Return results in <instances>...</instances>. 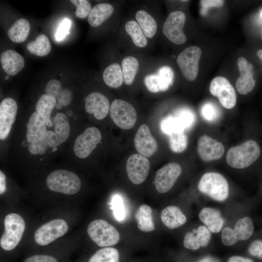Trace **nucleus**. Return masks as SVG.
I'll list each match as a JSON object with an SVG mask.
<instances>
[{
  "label": "nucleus",
  "instance_id": "c756f323",
  "mask_svg": "<svg viewBox=\"0 0 262 262\" xmlns=\"http://www.w3.org/2000/svg\"><path fill=\"white\" fill-rule=\"evenodd\" d=\"M136 21L147 38L153 37L157 31V24L155 19L144 10H140L135 14Z\"/></svg>",
  "mask_w": 262,
  "mask_h": 262
},
{
  "label": "nucleus",
  "instance_id": "412c9836",
  "mask_svg": "<svg viewBox=\"0 0 262 262\" xmlns=\"http://www.w3.org/2000/svg\"><path fill=\"white\" fill-rule=\"evenodd\" d=\"M26 139L30 143L39 141L47 131L46 120L37 112L30 116L27 126Z\"/></svg>",
  "mask_w": 262,
  "mask_h": 262
},
{
  "label": "nucleus",
  "instance_id": "aec40b11",
  "mask_svg": "<svg viewBox=\"0 0 262 262\" xmlns=\"http://www.w3.org/2000/svg\"><path fill=\"white\" fill-rule=\"evenodd\" d=\"M211 238V231L208 229L205 226H200L185 234L183 244L186 249L196 250L200 247L207 246Z\"/></svg>",
  "mask_w": 262,
  "mask_h": 262
},
{
  "label": "nucleus",
  "instance_id": "09e8293b",
  "mask_svg": "<svg viewBox=\"0 0 262 262\" xmlns=\"http://www.w3.org/2000/svg\"><path fill=\"white\" fill-rule=\"evenodd\" d=\"M24 262H59L53 256L46 254H36L29 256Z\"/></svg>",
  "mask_w": 262,
  "mask_h": 262
},
{
  "label": "nucleus",
  "instance_id": "a878e982",
  "mask_svg": "<svg viewBox=\"0 0 262 262\" xmlns=\"http://www.w3.org/2000/svg\"><path fill=\"white\" fill-rule=\"evenodd\" d=\"M61 143L54 131H46L39 141L36 143L29 144L28 148L32 154H43L48 147L54 148Z\"/></svg>",
  "mask_w": 262,
  "mask_h": 262
},
{
  "label": "nucleus",
  "instance_id": "a18cd8bd",
  "mask_svg": "<svg viewBox=\"0 0 262 262\" xmlns=\"http://www.w3.org/2000/svg\"><path fill=\"white\" fill-rule=\"evenodd\" d=\"M71 25V20L68 18H64L60 23L55 33V39L61 41L69 33Z\"/></svg>",
  "mask_w": 262,
  "mask_h": 262
},
{
  "label": "nucleus",
  "instance_id": "2f4dec72",
  "mask_svg": "<svg viewBox=\"0 0 262 262\" xmlns=\"http://www.w3.org/2000/svg\"><path fill=\"white\" fill-rule=\"evenodd\" d=\"M232 229L237 241H246L249 239L254 232L253 222L250 217H243L237 221Z\"/></svg>",
  "mask_w": 262,
  "mask_h": 262
},
{
  "label": "nucleus",
  "instance_id": "f03ea898",
  "mask_svg": "<svg viewBox=\"0 0 262 262\" xmlns=\"http://www.w3.org/2000/svg\"><path fill=\"white\" fill-rule=\"evenodd\" d=\"M197 187L201 193L219 202L226 200L229 195L227 180L222 175L217 172H210L203 174Z\"/></svg>",
  "mask_w": 262,
  "mask_h": 262
},
{
  "label": "nucleus",
  "instance_id": "49530a36",
  "mask_svg": "<svg viewBox=\"0 0 262 262\" xmlns=\"http://www.w3.org/2000/svg\"><path fill=\"white\" fill-rule=\"evenodd\" d=\"M221 239L223 244L227 246H232L238 242L233 233L232 228L229 227H226L223 229Z\"/></svg>",
  "mask_w": 262,
  "mask_h": 262
},
{
  "label": "nucleus",
  "instance_id": "6e6552de",
  "mask_svg": "<svg viewBox=\"0 0 262 262\" xmlns=\"http://www.w3.org/2000/svg\"><path fill=\"white\" fill-rule=\"evenodd\" d=\"M185 20V15L181 11H173L166 17L163 25V32L173 43L181 45L186 41V35L183 32Z\"/></svg>",
  "mask_w": 262,
  "mask_h": 262
},
{
  "label": "nucleus",
  "instance_id": "473e14b6",
  "mask_svg": "<svg viewBox=\"0 0 262 262\" xmlns=\"http://www.w3.org/2000/svg\"><path fill=\"white\" fill-rule=\"evenodd\" d=\"M26 48L31 53L42 57L49 53L51 45L48 37L44 34H40L34 40L28 43Z\"/></svg>",
  "mask_w": 262,
  "mask_h": 262
},
{
  "label": "nucleus",
  "instance_id": "37998d69",
  "mask_svg": "<svg viewBox=\"0 0 262 262\" xmlns=\"http://www.w3.org/2000/svg\"><path fill=\"white\" fill-rule=\"evenodd\" d=\"M200 114L203 119L208 122H213L219 116L216 108L211 103H207L202 107Z\"/></svg>",
  "mask_w": 262,
  "mask_h": 262
},
{
  "label": "nucleus",
  "instance_id": "4be33fe9",
  "mask_svg": "<svg viewBox=\"0 0 262 262\" xmlns=\"http://www.w3.org/2000/svg\"><path fill=\"white\" fill-rule=\"evenodd\" d=\"M0 60L2 69L10 76H15L18 73L25 65L23 57L12 49H8L2 52Z\"/></svg>",
  "mask_w": 262,
  "mask_h": 262
},
{
  "label": "nucleus",
  "instance_id": "393cba45",
  "mask_svg": "<svg viewBox=\"0 0 262 262\" xmlns=\"http://www.w3.org/2000/svg\"><path fill=\"white\" fill-rule=\"evenodd\" d=\"M114 8L107 3H98L91 9L88 16V22L93 27L99 26L113 13Z\"/></svg>",
  "mask_w": 262,
  "mask_h": 262
},
{
  "label": "nucleus",
  "instance_id": "f704fd0d",
  "mask_svg": "<svg viewBox=\"0 0 262 262\" xmlns=\"http://www.w3.org/2000/svg\"><path fill=\"white\" fill-rule=\"evenodd\" d=\"M125 28L136 47L140 48L146 47L147 44V38L136 21L131 20L127 21Z\"/></svg>",
  "mask_w": 262,
  "mask_h": 262
},
{
  "label": "nucleus",
  "instance_id": "f257e3e1",
  "mask_svg": "<svg viewBox=\"0 0 262 262\" xmlns=\"http://www.w3.org/2000/svg\"><path fill=\"white\" fill-rule=\"evenodd\" d=\"M261 148L255 140L250 139L229 148L226 160L230 167L243 169L250 166L259 158Z\"/></svg>",
  "mask_w": 262,
  "mask_h": 262
},
{
  "label": "nucleus",
  "instance_id": "3c124183",
  "mask_svg": "<svg viewBox=\"0 0 262 262\" xmlns=\"http://www.w3.org/2000/svg\"><path fill=\"white\" fill-rule=\"evenodd\" d=\"M227 262H254L250 258L241 256L234 255L230 257Z\"/></svg>",
  "mask_w": 262,
  "mask_h": 262
},
{
  "label": "nucleus",
  "instance_id": "4468645a",
  "mask_svg": "<svg viewBox=\"0 0 262 262\" xmlns=\"http://www.w3.org/2000/svg\"><path fill=\"white\" fill-rule=\"evenodd\" d=\"M181 173V168L176 163H169L160 168L156 173L154 183L156 190L160 193L169 191Z\"/></svg>",
  "mask_w": 262,
  "mask_h": 262
},
{
  "label": "nucleus",
  "instance_id": "864d4df0",
  "mask_svg": "<svg viewBox=\"0 0 262 262\" xmlns=\"http://www.w3.org/2000/svg\"><path fill=\"white\" fill-rule=\"evenodd\" d=\"M257 54L262 62V49H259L257 52Z\"/></svg>",
  "mask_w": 262,
  "mask_h": 262
},
{
  "label": "nucleus",
  "instance_id": "c03bdc74",
  "mask_svg": "<svg viewBox=\"0 0 262 262\" xmlns=\"http://www.w3.org/2000/svg\"><path fill=\"white\" fill-rule=\"evenodd\" d=\"M46 94L55 98H59L61 92V84L56 79L49 81L45 87Z\"/></svg>",
  "mask_w": 262,
  "mask_h": 262
},
{
  "label": "nucleus",
  "instance_id": "b1692460",
  "mask_svg": "<svg viewBox=\"0 0 262 262\" xmlns=\"http://www.w3.org/2000/svg\"><path fill=\"white\" fill-rule=\"evenodd\" d=\"M161 218L164 225L170 229L182 226L187 221L186 216L181 210L173 205L168 206L163 209Z\"/></svg>",
  "mask_w": 262,
  "mask_h": 262
},
{
  "label": "nucleus",
  "instance_id": "8fccbe9b",
  "mask_svg": "<svg viewBox=\"0 0 262 262\" xmlns=\"http://www.w3.org/2000/svg\"><path fill=\"white\" fill-rule=\"evenodd\" d=\"M224 3V0H202L200 4L205 9L209 7H220Z\"/></svg>",
  "mask_w": 262,
  "mask_h": 262
},
{
  "label": "nucleus",
  "instance_id": "2eb2a0df",
  "mask_svg": "<svg viewBox=\"0 0 262 262\" xmlns=\"http://www.w3.org/2000/svg\"><path fill=\"white\" fill-rule=\"evenodd\" d=\"M224 151L225 148L221 142L207 135L201 136L198 140L197 152L204 162L218 160L223 156Z\"/></svg>",
  "mask_w": 262,
  "mask_h": 262
},
{
  "label": "nucleus",
  "instance_id": "9d476101",
  "mask_svg": "<svg viewBox=\"0 0 262 262\" xmlns=\"http://www.w3.org/2000/svg\"><path fill=\"white\" fill-rule=\"evenodd\" d=\"M209 90L213 96L218 98L224 108L230 109L235 106L237 101L236 92L226 78L222 76L214 78L210 83Z\"/></svg>",
  "mask_w": 262,
  "mask_h": 262
},
{
  "label": "nucleus",
  "instance_id": "e433bc0d",
  "mask_svg": "<svg viewBox=\"0 0 262 262\" xmlns=\"http://www.w3.org/2000/svg\"><path fill=\"white\" fill-rule=\"evenodd\" d=\"M118 250L114 247H106L97 251L88 262H119Z\"/></svg>",
  "mask_w": 262,
  "mask_h": 262
},
{
  "label": "nucleus",
  "instance_id": "9b49d317",
  "mask_svg": "<svg viewBox=\"0 0 262 262\" xmlns=\"http://www.w3.org/2000/svg\"><path fill=\"white\" fill-rule=\"evenodd\" d=\"M101 140L99 130L95 127L86 129L75 139L73 151L75 155L81 159L88 157Z\"/></svg>",
  "mask_w": 262,
  "mask_h": 262
},
{
  "label": "nucleus",
  "instance_id": "5701e85b",
  "mask_svg": "<svg viewBox=\"0 0 262 262\" xmlns=\"http://www.w3.org/2000/svg\"><path fill=\"white\" fill-rule=\"evenodd\" d=\"M198 217L211 232H219L224 224V219L220 212L213 208H202L199 213Z\"/></svg>",
  "mask_w": 262,
  "mask_h": 262
},
{
  "label": "nucleus",
  "instance_id": "39448f33",
  "mask_svg": "<svg viewBox=\"0 0 262 262\" xmlns=\"http://www.w3.org/2000/svg\"><path fill=\"white\" fill-rule=\"evenodd\" d=\"M87 231L91 240L100 247L115 245L120 240L118 230L104 220H93L89 224Z\"/></svg>",
  "mask_w": 262,
  "mask_h": 262
},
{
  "label": "nucleus",
  "instance_id": "f3484780",
  "mask_svg": "<svg viewBox=\"0 0 262 262\" xmlns=\"http://www.w3.org/2000/svg\"><path fill=\"white\" fill-rule=\"evenodd\" d=\"M134 144L138 152L146 157L153 155L158 148L155 138L151 134L148 126L145 124L140 126L136 133Z\"/></svg>",
  "mask_w": 262,
  "mask_h": 262
},
{
  "label": "nucleus",
  "instance_id": "4c0bfd02",
  "mask_svg": "<svg viewBox=\"0 0 262 262\" xmlns=\"http://www.w3.org/2000/svg\"><path fill=\"white\" fill-rule=\"evenodd\" d=\"M161 131L170 135L173 133L184 132L185 130L179 119L176 116H168L161 122Z\"/></svg>",
  "mask_w": 262,
  "mask_h": 262
},
{
  "label": "nucleus",
  "instance_id": "a19ab883",
  "mask_svg": "<svg viewBox=\"0 0 262 262\" xmlns=\"http://www.w3.org/2000/svg\"><path fill=\"white\" fill-rule=\"evenodd\" d=\"M71 3L76 7L75 11L76 16L80 18L87 17L91 10V5L86 0H71Z\"/></svg>",
  "mask_w": 262,
  "mask_h": 262
},
{
  "label": "nucleus",
  "instance_id": "cd10ccee",
  "mask_svg": "<svg viewBox=\"0 0 262 262\" xmlns=\"http://www.w3.org/2000/svg\"><path fill=\"white\" fill-rule=\"evenodd\" d=\"M105 83L112 88L119 87L124 82L121 66L117 63L109 65L102 74Z\"/></svg>",
  "mask_w": 262,
  "mask_h": 262
},
{
  "label": "nucleus",
  "instance_id": "7ed1b4c3",
  "mask_svg": "<svg viewBox=\"0 0 262 262\" xmlns=\"http://www.w3.org/2000/svg\"><path fill=\"white\" fill-rule=\"evenodd\" d=\"M46 184L52 191L71 195L80 190L81 181L74 173L60 169L55 170L48 176Z\"/></svg>",
  "mask_w": 262,
  "mask_h": 262
},
{
  "label": "nucleus",
  "instance_id": "de8ad7c7",
  "mask_svg": "<svg viewBox=\"0 0 262 262\" xmlns=\"http://www.w3.org/2000/svg\"><path fill=\"white\" fill-rule=\"evenodd\" d=\"M248 252L253 257L262 259V241L255 240L252 241L248 246Z\"/></svg>",
  "mask_w": 262,
  "mask_h": 262
},
{
  "label": "nucleus",
  "instance_id": "ea45409f",
  "mask_svg": "<svg viewBox=\"0 0 262 262\" xmlns=\"http://www.w3.org/2000/svg\"><path fill=\"white\" fill-rule=\"evenodd\" d=\"M112 209L115 219L118 221L123 220L126 217V210L122 197L115 195L112 198Z\"/></svg>",
  "mask_w": 262,
  "mask_h": 262
},
{
  "label": "nucleus",
  "instance_id": "f8f14e48",
  "mask_svg": "<svg viewBox=\"0 0 262 262\" xmlns=\"http://www.w3.org/2000/svg\"><path fill=\"white\" fill-rule=\"evenodd\" d=\"M126 171L130 180L133 184L142 183L147 178L150 163L147 158L140 154L130 155L126 162Z\"/></svg>",
  "mask_w": 262,
  "mask_h": 262
},
{
  "label": "nucleus",
  "instance_id": "1a4fd4ad",
  "mask_svg": "<svg viewBox=\"0 0 262 262\" xmlns=\"http://www.w3.org/2000/svg\"><path fill=\"white\" fill-rule=\"evenodd\" d=\"M68 229V225L64 220L54 219L43 224L35 231L34 240L40 246H47L63 236Z\"/></svg>",
  "mask_w": 262,
  "mask_h": 262
},
{
  "label": "nucleus",
  "instance_id": "dca6fc26",
  "mask_svg": "<svg viewBox=\"0 0 262 262\" xmlns=\"http://www.w3.org/2000/svg\"><path fill=\"white\" fill-rule=\"evenodd\" d=\"M17 112L16 101L11 98H6L0 104V139L7 138L14 123Z\"/></svg>",
  "mask_w": 262,
  "mask_h": 262
},
{
  "label": "nucleus",
  "instance_id": "0eeeda50",
  "mask_svg": "<svg viewBox=\"0 0 262 262\" xmlns=\"http://www.w3.org/2000/svg\"><path fill=\"white\" fill-rule=\"evenodd\" d=\"M201 50L198 47L190 46L185 49L177 58V65L184 77L188 81H194L198 72V64Z\"/></svg>",
  "mask_w": 262,
  "mask_h": 262
},
{
  "label": "nucleus",
  "instance_id": "79ce46f5",
  "mask_svg": "<svg viewBox=\"0 0 262 262\" xmlns=\"http://www.w3.org/2000/svg\"><path fill=\"white\" fill-rule=\"evenodd\" d=\"M175 116L179 119L185 130L191 128L196 121L195 115L188 110H180Z\"/></svg>",
  "mask_w": 262,
  "mask_h": 262
},
{
  "label": "nucleus",
  "instance_id": "7c9ffc66",
  "mask_svg": "<svg viewBox=\"0 0 262 262\" xmlns=\"http://www.w3.org/2000/svg\"><path fill=\"white\" fill-rule=\"evenodd\" d=\"M56 103V99L46 94L42 95L35 104V110L46 120L47 126L50 127V115Z\"/></svg>",
  "mask_w": 262,
  "mask_h": 262
},
{
  "label": "nucleus",
  "instance_id": "ddd939ff",
  "mask_svg": "<svg viewBox=\"0 0 262 262\" xmlns=\"http://www.w3.org/2000/svg\"><path fill=\"white\" fill-rule=\"evenodd\" d=\"M174 78L173 69L169 66H164L157 73L147 75L144 82L149 91L156 93L168 90L173 83Z\"/></svg>",
  "mask_w": 262,
  "mask_h": 262
},
{
  "label": "nucleus",
  "instance_id": "20e7f679",
  "mask_svg": "<svg viewBox=\"0 0 262 262\" xmlns=\"http://www.w3.org/2000/svg\"><path fill=\"white\" fill-rule=\"evenodd\" d=\"M4 231L1 237L0 245L5 251L16 247L22 237L25 229L23 218L18 214L11 213L4 218Z\"/></svg>",
  "mask_w": 262,
  "mask_h": 262
},
{
  "label": "nucleus",
  "instance_id": "c85d7f7f",
  "mask_svg": "<svg viewBox=\"0 0 262 262\" xmlns=\"http://www.w3.org/2000/svg\"><path fill=\"white\" fill-rule=\"evenodd\" d=\"M30 31V24L28 20L21 18L16 20L9 29L7 34L14 42L21 43L26 40Z\"/></svg>",
  "mask_w": 262,
  "mask_h": 262
},
{
  "label": "nucleus",
  "instance_id": "c9c22d12",
  "mask_svg": "<svg viewBox=\"0 0 262 262\" xmlns=\"http://www.w3.org/2000/svg\"><path fill=\"white\" fill-rule=\"evenodd\" d=\"M54 132L61 142L64 143L70 133V126L67 116L62 113H57L54 117Z\"/></svg>",
  "mask_w": 262,
  "mask_h": 262
},
{
  "label": "nucleus",
  "instance_id": "6ab92c4d",
  "mask_svg": "<svg viewBox=\"0 0 262 262\" xmlns=\"http://www.w3.org/2000/svg\"><path fill=\"white\" fill-rule=\"evenodd\" d=\"M84 107L87 113L93 114L97 119L102 120L108 114L110 106L108 99L104 95L93 92L86 97Z\"/></svg>",
  "mask_w": 262,
  "mask_h": 262
},
{
  "label": "nucleus",
  "instance_id": "603ef678",
  "mask_svg": "<svg viewBox=\"0 0 262 262\" xmlns=\"http://www.w3.org/2000/svg\"><path fill=\"white\" fill-rule=\"evenodd\" d=\"M6 190V177L4 173L0 171V194L2 195Z\"/></svg>",
  "mask_w": 262,
  "mask_h": 262
},
{
  "label": "nucleus",
  "instance_id": "72a5a7b5",
  "mask_svg": "<svg viewBox=\"0 0 262 262\" xmlns=\"http://www.w3.org/2000/svg\"><path fill=\"white\" fill-rule=\"evenodd\" d=\"M139 63L138 60L131 56H126L121 62L124 82L125 84H131L138 71Z\"/></svg>",
  "mask_w": 262,
  "mask_h": 262
},
{
  "label": "nucleus",
  "instance_id": "423d86ee",
  "mask_svg": "<svg viewBox=\"0 0 262 262\" xmlns=\"http://www.w3.org/2000/svg\"><path fill=\"white\" fill-rule=\"evenodd\" d=\"M110 115L113 122L119 128L129 130L137 121V113L130 103L121 99L113 101L110 107Z\"/></svg>",
  "mask_w": 262,
  "mask_h": 262
},
{
  "label": "nucleus",
  "instance_id": "bb28decb",
  "mask_svg": "<svg viewBox=\"0 0 262 262\" xmlns=\"http://www.w3.org/2000/svg\"><path fill=\"white\" fill-rule=\"evenodd\" d=\"M137 227L143 232H150L155 229L152 217V210L147 204L140 205L135 214Z\"/></svg>",
  "mask_w": 262,
  "mask_h": 262
},
{
  "label": "nucleus",
  "instance_id": "58836bf2",
  "mask_svg": "<svg viewBox=\"0 0 262 262\" xmlns=\"http://www.w3.org/2000/svg\"><path fill=\"white\" fill-rule=\"evenodd\" d=\"M169 144L172 151L175 153L182 152L187 147V136L184 132L173 133L169 135Z\"/></svg>",
  "mask_w": 262,
  "mask_h": 262
},
{
  "label": "nucleus",
  "instance_id": "a211bd4d",
  "mask_svg": "<svg viewBox=\"0 0 262 262\" xmlns=\"http://www.w3.org/2000/svg\"><path fill=\"white\" fill-rule=\"evenodd\" d=\"M237 65L240 75L236 82V88L239 93L246 95L252 91L255 86L253 67L243 57H240L238 59Z\"/></svg>",
  "mask_w": 262,
  "mask_h": 262
}]
</instances>
